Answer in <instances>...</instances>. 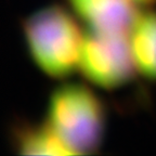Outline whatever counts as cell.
I'll list each match as a JSON object with an SVG mask.
<instances>
[{
    "label": "cell",
    "mask_w": 156,
    "mask_h": 156,
    "mask_svg": "<svg viewBox=\"0 0 156 156\" xmlns=\"http://www.w3.org/2000/svg\"><path fill=\"white\" fill-rule=\"evenodd\" d=\"M129 42L136 69L156 80V12L139 14L130 30Z\"/></svg>",
    "instance_id": "5b68a950"
},
{
    "label": "cell",
    "mask_w": 156,
    "mask_h": 156,
    "mask_svg": "<svg viewBox=\"0 0 156 156\" xmlns=\"http://www.w3.org/2000/svg\"><path fill=\"white\" fill-rule=\"evenodd\" d=\"M79 65L90 83L108 90L127 85L136 69L126 34L92 29L83 36Z\"/></svg>",
    "instance_id": "3957f363"
},
{
    "label": "cell",
    "mask_w": 156,
    "mask_h": 156,
    "mask_svg": "<svg viewBox=\"0 0 156 156\" xmlns=\"http://www.w3.org/2000/svg\"><path fill=\"white\" fill-rule=\"evenodd\" d=\"M14 144L24 155H73L48 124L17 127Z\"/></svg>",
    "instance_id": "8992f818"
},
{
    "label": "cell",
    "mask_w": 156,
    "mask_h": 156,
    "mask_svg": "<svg viewBox=\"0 0 156 156\" xmlns=\"http://www.w3.org/2000/svg\"><path fill=\"white\" fill-rule=\"evenodd\" d=\"M48 125L73 155L93 154L104 138V105L87 86H60L49 100Z\"/></svg>",
    "instance_id": "7a4b0ae2"
},
{
    "label": "cell",
    "mask_w": 156,
    "mask_h": 156,
    "mask_svg": "<svg viewBox=\"0 0 156 156\" xmlns=\"http://www.w3.org/2000/svg\"><path fill=\"white\" fill-rule=\"evenodd\" d=\"M25 41L33 61L52 78H66L80 62L83 36L73 15L52 5L33 13L23 24Z\"/></svg>",
    "instance_id": "6da1fadb"
},
{
    "label": "cell",
    "mask_w": 156,
    "mask_h": 156,
    "mask_svg": "<svg viewBox=\"0 0 156 156\" xmlns=\"http://www.w3.org/2000/svg\"><path fill=\"white\" fill-rule=\"evenodd\" d=\"M68 2L92 30L127 34L139 16L132 0H68Z\"/></svg>",
    "instance_id": "277c9868"
},
{
    "label": "cell",
    "mask_w": 156,
    "mask_h": 156,
    "mask_svg": "<svg viewBox=\"0 0 156 156\" xmlns=\"http://www.w3.org/2000/svg\"><path fill=\"white\" fill-rule=\"evenodd\" d=\"M134 3H139V5H154L156 3V0H132Z\"/></svg>",
    "instance_id": "52a82bcc"
}]
</instances>
